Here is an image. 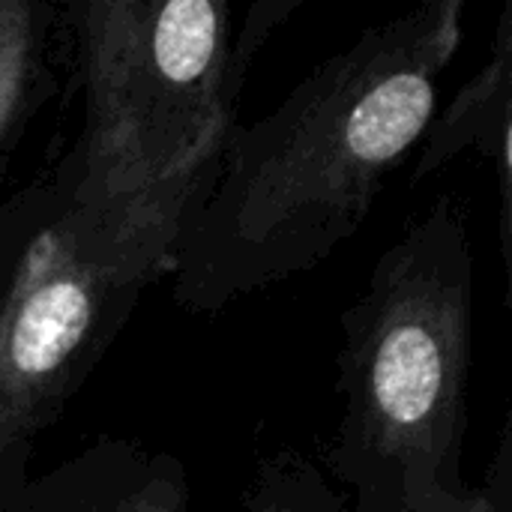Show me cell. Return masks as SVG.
Returning <instances> with one entry per match:
<instances>
[{
  "label": "cell",
  "mask_w": 512,
  "mask_h": 512,
  "mask_svg": "<svg viewBox=\"0 0 512 512\" xmlns=\"http://www.w3.org/2000/svg\"><path fill=\"white\" fill-rule=\"evenodd\" d=\"M465 36L462 0L366 27L261 120L237 126L171 255V297L216 315L324 264L423 138Z\"/></svg>",
  "instance_id": "obj_1"
},
{
  "label": "cell",
  "mask_w": 512,
  "mask_h": 512,
  "mask_svg": "<svg viewBox=\"0 0 512 512\" xmlns=\"http://www.w3.org/2000/svg\"><path fill=\"white\" fill-rule=\"evenodd\" d=\"M294 9L255 3L234 33L225 0L60 3L81 129L45 177L93 267L138 291L168 276L237 132L255 54Z\"/></svg>",
  "instance_id": "obj_2"
},
{
  "label": "cell",
  "mask_w": 512,
  "mask_h": 512,
  "mask_svg": "<svg viewBox=\"0 0 512 512\" xmlns=\"http://www.w3.org/2000/svg\"><path fill=\"white\" fill-rule=\"evenodd\" d=\"M474 360V249L444 195L378 255L339 315V423L321 450L351 512H486L462 474Z\"/></svg>",
  "instance_id": "obj_3"
},
{
  "label": "cell",
  "mask_w": 512,
  "mask_h": 512,
  "mask_svg": "<svg viewBox=\"0 0 512 512\" xmlns=\"http://www.w3.org/2000/svg\"><path fill=\"white\" fill-rule=\"evenodd\" d=\"M141 294L81 255L48 177L0 198V450L63 417Z\"/></svg>",
  "instance_id": "obj_4"
},
{
  "label": "cell",
  "mask_w": 512,
  "mask_h": 512,
  "mask_svg": "<svg viewBox=\"0 0 512 512\" xmlns=\"http://www.w3.org/2000/svg\"><path fill=\"white\" fill-rule=\"evenodd\" d=\"M0 512H189V477L168 450L99 435L36 468L33 444L0 450Z\"/></svg>",
  "instance_id": "obj_5"
},
{
  "label": "cell",
  "mask_w": 512,
  "mask_h": 512,
  "mask_svg": "<svg viewBox=\"0 0 512 512\" xmlns=\"http://www.w3.org/2000/svg\"><path fill=\"white\" fill-rule=\"evenodd\" d=\"M411 183L447 171L462 156H480L495 177L498 189V243L504 270L512 267V0L501 6L492 54L435 114L423 132Z\"/></svg>",
  "instance_id": "obj_6"
},
{
  "label": "cell",
  "mask_w": 512,
  "mask_h": 512,
  "mask_svg": "<svg viewBox=\"0 0 512 512\" xmlns=\"http://www.w3.org/2000/svg\"><path fill=\"white\" fill-rule=\"evenodd\" d=\"M60 3L0 0V165L51 93V42Z\"/></svg>",
  "instance_id": "obj_7"
},
{
  "label": "cell",
  "mask_w": 512,
  "mask_h": 512,
  "mask_svg": "<svg viewBox=\"0 0 512 512\" xmlns=\"http://www.w3.org/2000/svg\"><path fill=\"white\" fill-rule=\"evenodd\" d=\"M240 512H351V504L303 453L276 450L258 459Z\"/></svg>",
  "instance_id": "obj_8"
},
{
  "label": "cell",
  "mask_w": 512,
  "mask_h": 512,
  "mask_svg": "<svg viewBox=\"0 0 512 512\" xmlns=\"http://www.w3.org/2000/svg\"><path fill=\"white\" fill-rule=\"evenodd\" d=\"M486 495L489 507L486 512H512V423L504 420V429L498 435V450L492 459V468L486 474Z\"/></svg>",
  "instance_id": "obj_9"
}]
</instances>
